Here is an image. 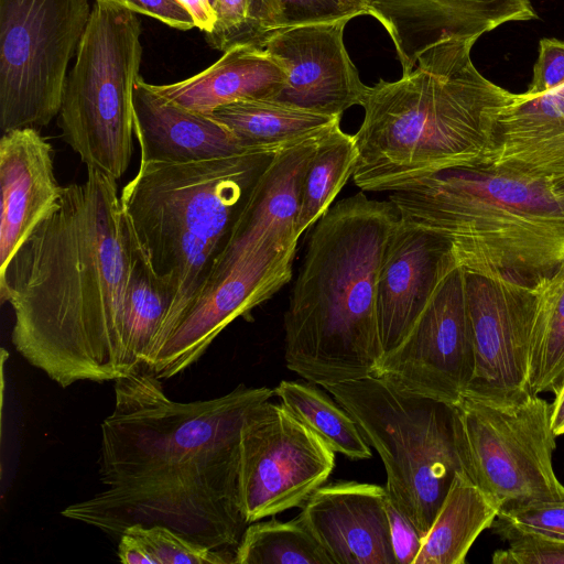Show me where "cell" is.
Segmentation results:
<instances>
[{"label": "cell", "instance_id": "4", "mask_svg": "<svg viewBox=\"0 0 564 564\" xmlns=\"http://www.w3.org/2000/svg\"><path fill=\"white\" fill-rule=\"evenodd\" d=\"M400 219L388 200L362 192L314 224L284 313V359L321 387L375 375L382 358L377 285Z\"/></svg>", "mask_w": 564, "mask_h": 564}, {"label": "cell", "instance_id": "8", "mask_svg": "<svg viewBox=\"0 0 564 564\" xmlns=\"http://www.w3.org/2000/svg\"><path fill=\"white\" fill-rule=\"evenodd\" d=\"M139 13L95 0L67 76L58 127L87 167L119 180L132 153L133 88L142 59Z\"/></svg>", "mask_w": 564, "mask_h": 564}, {"label": "cell", "instance_id": "39", "mask_svg": "<svg viewBox=\"0 0 564 564\" xmlns=\"http://www.w3.org/2000/svg\"><path fill=\"white\" fill-rule=\"evenodd\" d=\"M192 15L195 26L205 34L213 31L217 15L209 0H177Z\"/></svg>", "mask_w": 564, "mask_h": 564}, {"label": "cell", "instance_id": "38", "mask_svg": "<svg viewBox=\"0 0 564 564\" xmlns=\"http://www.w3.org/2000/svg\"><path fill=\"white\" fill-rule=\"evenodd\" d=\"M148 17L154 18L177 30H191L195 22L189 12L177 0H138Z\"/></svg>", "mask_w": 564, "mask_h": 564}, {"label": "cell", "instance_id": "5", "mask_svg": "<svg viewBox=\"0 0 564 564\" xmlns=\"http://www.w3.org/2000/svg\"><path fill=\"white\" fill-rule=\"evenodd\" d=\"M389 200L403 220L447 240L467 272L535 286L564 261V212L550 180L459 166L403 185Z\"/></svg>", "mask_w": 564, "mask_h": 564}, {"label": "cell", "instance_id": "31", "mask_svg": "<svg viewBox=\"0 0 564 564\" xmlns=\"http://www.w3.org/2000/svg\"><path fill=\"white\" fill-rule=\"evenodd\" d=\"M117 554L126 564H235V551L209 549L160 524L129 527Z\"/></svg>", "mask_w": 564, "mask_h": 564}, {"label": "cell", "instance_id": "36", "mask_svg": "<svg viewBox=\"0 0 564 564\" xmlns=\"http://www.w3.org/2000/svg\"><path fill=\"white\" fill-rule=\"evenodd\" d=\"M499 518L516 525L564 538V503H542L499 512Z\"/></svg>", "mask_w": 564, "mask_h": 564}, {"label": "cell", "instance_id": "32", "mask_svg": "<svg viewBox=\"0 0 564 564\" xmlns=\"http://www.w3.org/2000/svg\"><path fill=\"white\" fill-rule=\"evenodd\" d=\"M214 9L217 21L206 39L218 51L240 44L262 47L278 29L273 0H216Z\"/></svg>", "mask_w": 564, "mask_h": 564}, {"label": "cell", "instance_id": "30", "mask_svg": "<svg viewBox=\"0 0 564 564\" xmlns=\"http://www.w3.org/2000/svg\"><path fill=\"white\" fill-rule=\"evenodd\" d=\"M235 564H333L297 516L249 523L235 549Z\"/></svg>", "mask_w": 564, "mask_h": 564}, {"label": "cell", "instance_id": "40", "mask_svg": "<svg viewBox=\"0 0 564 564\" xmlns=\"http://www.w3.org/2000/svg\"><path fill=\"white\" fill-rule=\"evenodd\" d=\"M551 426L555 436L564 434V383L551 403Z\"/></svg>", "mask_w": 564, "mask_h": 564}, {"label": "cell", "instance_id": "15", "mask_svg": "<svg viewBox=\"0 0 564 564\" xmlns=\"http://www.w3.org/2000/svg\"><path fill=\"white\" fill-rule=\"evenodd\" d=\"M348 18L273 31L262 47L285 72L273 100L341 117L361 106L366 86L344 44Z\"/></svg>", "mask_w": 564, "mask_h": 564}, {"label": "cell", "instance_id": "11", "mask_svg": "<svg viewBox=\"0 0 564 564\" xmlns=\"http://www.w3.org/2000/svg\"><path fill=\"white\" fill-rule=\"evenodd\" d=\"M335 467V452L282 403L253 408L240 432L238 491L246 522L302 507Z\"/></svg>", "mask_w": 564, "mask_h": 564}, {"label": "cell", "instance_id": "23", "mask_svg": "<svg viewBox=\"0 0 564 564\" xmlns=\"http://www.w3.org/2000/svg\"><path fill=\"white\" fill-rule=\"evenodd\" d=\"M285 83V72L263 47L240 44L200 73L155 91L173 104L203 115L251 99H273Z\"/></svg>", "mask_w": 564, "mask_h": 564}, {"label": "cell", "instance_id": "2", "mask_svg": "<svg viewBox=\"0 0 564 564\" xmlns=\"http://www.w3.org/2000/svg\"><path fill=\"white\" fill-rule=\"evenodd\" d=\"M129 234L117 180L87 167L0 276L14 315L11 340L32 366L66 388L139 372L124 334Z\"/></svg>", "mask_w": 564, "mask_h": 564}, {"label": "cell", "instance_id": "22", "mask_svg": "<svg viewBox=\"0 0 564 564\" xmlns=\"http://www.w3.org/2000/svg\"><path fill=\"white\" fill-rule=\"evenodd\" d=\"M133 132L140 162L187 163L250 151L209 115L171 102L141 76L133 88Z\"/></svg>", "mask_w": 564, "mask_h": 564}, {"label": "cell", "instance_id": "24", "mask_svg": "<svg viewBox=\"0 0 564 564\" xmlns=\"http://www.w3.org/2000/svg\"><path fill=\"white\" fill-rule=\"evenodd\" d=\"M245 150H281L324 133L339 116L318 113L273 99L232 102L209 113Z\"/></svg>", "mask_w": 564, "mask_h": 564}, {"label": "cell", "instance_id": "29", "mask_svg": "<svg viewBox=\"0 0 564 564\" xmlns=\"http://www.w3.org/2000/svg\"><path fill=\"white\" fill-rule=\"evenodd\" d=\"M357 158L355 137L344 132L340 124L322 138L302 185L296 221L299 236L329 209L337 194L352 176Z\"/></svg>", "mask_w": 564, "mask_h": 564}, {"label": "cell", "instance_id": "28", "mask_svg": "<svg viewBox=\"0 0 564 564\" xmlns=\"http://www.w3.org/2000/svg\"><path fill=\"white\" fill-rule=\"evenodd\" d=\"M274 394L335 453L351 459L371 457V446L354 417L322 390L311 383L282 380Z\"/></svg>", "mask_w": 564, "mask_h": 564}, {"label": "cell", "instance_id": "1", "mask_svg": "<svg viewBox=\"0 0 564 564\" xmlns=\"http://www.w3.org/2000/svg\"><path fill=\"white\" fill-rule=\"evenodd\" d=\"M274 390L247 387L178 402L140 371L115 381L101 423L99 479L107 488L61 513L119 538L133 524L164 525L213 550L236 549L248 523L239 503L240 432Z\"/></svg>", "mask_w": 564, "mask_h": 564}, {"label": "cell", "instance_id": "3", "mask_svg": "<svg viewBox=\"0 0 564 564\" xmlns=\"http://www.w3.org/2000/svg\"><path fill=\"white\" fill-rule=\"evenodd\" d=\"M477 40H442L400 79L368 86L354 134L359 188L393 192L444 170L486 164L496 120L518 94L479 73L470 55Z\"/></svg>", "mask_w": 564, "mask_h": 564}, {"label": "cell", "instance_id": "14", "mask_svg": "<svg viewBox=\"0 0 564 564\" xmlns=\"http://www.w3.org/2000/svg\"><path fill=\"white\" fill-rule=\"evenodd\" d=\"M465 280L476 360L467 390L497 400L528 394L535 286L467 271Z\"/></svg>", "mask_w": 564, "mask_h": 564}, {"label": "cell", "instance_id": "12", "mask_svg": "<svg viewBox=\"0 0 564 564\" xmlns=\"http://www.w3.org/2000/svg\"><path fill=\"white\" fill-rule=\"evenodd\" d=\"M475 364L465 270L456 265L408 336L381 358L375 376L403 391L455 404L473 380Z\"/></svg>", "mask_w": 564, "mask_h": 564}, {"label": "cell", "instance_id": "20", "mask_svg": "<svg viewBox=\"0 0 564 564\" xmlns=\"http://www.w3.org/2000/svg\"><path fill=\"white\" fill-rule=\"evenodd\" d=\"M0 276L39 225L58 205L63 187L54 150L36 128L2 132L0 139Z\"/></svg>", "mask_w": 564, "mask_h": 564}, {"label": "cell", "instance_id": "42", "mask_svg": "<svg viewBox=\"0 0 564 564\" xmlns=\"http://www.w3.org/2000/svg\"><path fill=\"white\" fill-rule=\"evenodd\" d=\"M126 7L139 14L148 15L145 9L138 0H107Z\"/></svg>", "mask_w": 564, "mask_h": 564}, {"label": "cell", "instance_id": "16", "mask_svg": "<svg viewBox=\"0 0 564 564\" xmlns=\"http://www.w3.org/2000/svg\"><path fill=\"white\" fill-rule=\"evenodd\" d=\"M456 265L447 240L400 217L378 276L377 315L382 357L408 336L443 279Z\"/></svg>", "mask_w": 564, "mask_h": 564}, {"label": "cell", "instance_id": "6", "mask_svg": "<svg viewBox=\"0 0 564 564\" xmlns=\"http://www.w3.org/2000/svg\"><path fill=\"white\" fill-rule=\"evenodd\" d=\"M278 151L250 150L187 163L140 162L122 188L123 214L153 271L172 293L153 343L207 284Z\"/></svg>", "mask_w": 564, "mask_h": 564}, {"label": "cell", "instance_id": "35", "mask_svg": "<svg viewBox=\"0 0 564 564\" xmlns=\"http://www.w3.org/2000/svg\"><path fill=\"white\" fill-rule=\"evenodd\" d=\"M564 84V41L541 39L532 80L525 91L535 96Z\"/></svg>", "mask_w": 564, "mask_h": 564}, {"label": "cell", "instance_id": "26", "mask_svg": "<svg viewBox=\"0 0 564 564\" xmlns=\"http://www.w3.org/2000/svg\"><path fill=\"white\" fill-rule=\"evenodd\" d=\"M127 225L129 270L123 307L124 334L130 358L140 372L172 304V293L153 271L128 220Z\"/></svg>", "mask_w": 564, "mask_h": 564}, {"label": "cell", "instance_id": "27", "mask_svg": "<svg viewBox=\"0 0 564 564\" xmlns=\"http://www.w3.org/2000/svg\"><path fill=\"white\" fill-rule=\"evenodd\" d=\"M535 292L528 391L556 394L564 383V261Z\"/></svg>", "mask_w": 564, "mask_h": 564}, {"label": "cell", "instance_id": "21", "mask_svg": "<svg viewBox=\"0 0 564 564\" xmlns=\"http://www.w3.org/2000/svg\"><path fill=\"white\" fill-rule=\"evenodd\" d=\"M486 164L533 178L564 175V84L518 94L500 111Z\"/></svg>", "mask_w": 564, "mask_h": 564}, {"label": "cell", "instance_id": "33", "mask_svg": "<svg viewBox=\"0 0 564 564\" xmlns=\"http://www.w3.org/2000/svg\"><path fill=\"white\" fill-rule=\"evenodd\" d=\"M490 529L508 547L492 554L494 564H564V538L525 529L496 517Z\"/></svg>", "mask_w": 564, "mask_h": 564}, {"label": "cell", "instance_id": "44", "mask_svg": "<svg viewBox=\"0 0 564 564\" xmlns=\"http://www.w3.org/2000/svg\"><path fill=\"white\" fill-rule=\"evenodd\" d=\"M213 6H215L216 0H209Z\"/></svg>", "mask_w": 564, "mask_h": 564}, {"label": "cell", "instance_id": "19", "mask_svg": "<svg viewBox=\"0 0 564 564\" xmlns=\"http://www.w3.org/2000/svg\"><path fill=\"white\" fill-rule=\"evenodd\" d=\"M328 131L274 154L258 180L208 282L261 247L279 252L297 250L296 221L303 181L319 141Z\"/></svg>", "mask_w": 564, "mask_h": 564}, {"label": "cell", "instance_id": "13", "mask_svg": "<svg viewBox=\"0 0 564 564\" xmlns=\"http://www.w3.org/2000/svg\"><path fill=\"white\" fill-rule=\"evenodd\" d=\"M296 250L261 247L210 280L152 345L144 371L172 378L196 362L236 318L271 299L292 278Z\"/></svg>", "mask_w": 564, "mask_h": 564}, {"label": "cell", "instance_id": "9", "mask_svg": "<svg viewBox=\"0 0 564 564\" xmlns=\"http://www.w3.org/2000/svg\"><path fill=\"white\" fill-rule=\"evenodd\" d=\"M454 405L465 474L499 512L564 503L552 464L551 403L531 393L497 400L466 390Z\"/></svg>", "mask_w": 564, "mask_h": 564}, {"label": "cell", "instance_id": "37", "mask_svg": "<svg viewBox=\"0 0 564 564\" xmlns=\"http://www.w3.org/2000/svg\"><path fill=\"white\" fill-rule=\"evenodd\" d=\"M387 512L395 564H413L421 549L423 536L416 528L399 512L389 498Z\"/></svg>", "mask_w": 564, "mask_h": 564}, {"label": "cell", "instance_id": "10", "mask_svg": "<svg viewBox=\"0 0 564 564\" xmlns=\"http://www.w3.org/2000/svg\"><path fill=\"white\" fill-rule=\"evenodd\" d=\"M89 0H0V127L40 128L59 113Z\"/></svg>", "mask_w": 564, "mask_h": 564}, {"label": "cell", "instance_id": "17", "mask_svg": "<svg viewBox=\"0 0 564 564\" xmlns=\"http://www.w3.org/2000/svg\"><path fill=\"white\" fill-rule=\"evenodd\" d=\"M367 14L387 30L402 74L442 40L479 39L505 23L538 19L531 0H370Z\"/></svg>", "mask_w": 564, "mask_h": 564}, {"label": "cell", "instance_id": "34", "mask_svg": "<svg viewBox=\"0 0 564 564\" xmlns=\"http://www.w3.org/2000/svg\"><path fill=\"white\" fill-rule=\"evenodd\" d=\"M276 28H290L367 14V9L350 0H273ZM276 29V30H278Z\"/></svg>", "mask_w": 564, "mask_h": 564}, {"label": "cell", "instance_id": "41", "mask_svg": "<svg viewBox=\"0 0 564 564\" xmlns=\"http://www.w3.org/2000/svg\"><path fill=\"white\" fill-rule=\"evenodd\" d=\"M550 184L554 198L564 212V175L550 178Z\"/></svg>", "mask_w": 564, "mask_h": 564}, {"label": "cell", "instance_id": "25", "mask_svg": "<svg viewBox=\"0 0 564 564\" xmlns=\"http://www.w3.org/2000/svg\"><path fill=\"white\" fill-rule=\"evenodd\" d=\"M499 508L464 473H458L422 540L413 564H464L478 538Z\"/></svg>", "mask_w": 564, "mask_h": 564}, {"label": "cell", "instance_id": "7", "mask_svg": "<svg viewBox=\"0 0 564 564\" xmlns=\"http://www.w3.org/2000/svg\"><path fill=\"white\" fill-rule=\"evenodd\" d=\"M322 388L379 454L391 503L424 538L455 476L465 474L455 405L403 391L375 375Z\"/></svg>", "mask_w": 564, "mask_h": 564}, {"label": "cell", "instance_id": "18", "mask_svg": "<svg viewBox=\"0 0 564 564\" xmlns=\"http://www.w3.org/2000/svg\"><path fill=\"white\" fill-rule=\"evenodd\" d=\"M386 487L358 481L321 486L299 514L333 564H395Z\"/></svg>", "mask_w": 564, "mask_h": 564}, {"label": "cell", "instance_id": "43", "mask_svg": "<svg viewBox=\"0 0 564 564\" xmlns=\"http://www.w3.org/2000/svg\"><path fill=\"white\" fill-rule=\"evenodd\" d=\"M350 1L367 9V6L370 0H350Z\"/></svg>", "mask_w": 564, "mask_h": 564}]
</instances>
